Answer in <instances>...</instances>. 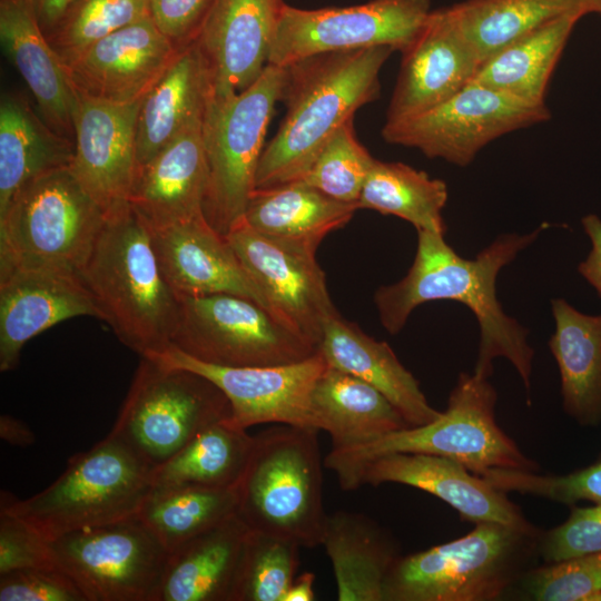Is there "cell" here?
Instances as JSON below:
<instances>
[{
    "instance_id": "28",
    "label": "cell",
    "mask_w": 601,
    "mask_h": 601,
    "mask_svg": "<svg viewBox=\"0 0 601 601\" xmlns=\"http://www.w3.org/2000/svg\"><path fill=\"white\" fill-rule=\"evenodd\" d=\"M248 532L235 514L171 551L152 601H231Z\"/></svg>"
},
{
    "instance_id": "38",
    "label": "cell",
    "mask_w": 601,
    "mask_h": 601,
    "mask_svg": "<svg viewBox=\"0 0 601 601\" xmlns=\"http://www.w3.org/2000/svg\"><path fill=\"white\" fill-rule=\"evenodd\" d=\"M237 514L236 489H151L138 516L170 553L188 540Z\"/></svg>"
},
{
    "instance_id": "22",
    "label": "cell",
    "mask_w": 601,
    "mask_h": 601,
    "mask_svg": "<svg viewBox=\"0 0 601 601\" xmlns=\"http://www.w3.org/2000/svg\"><path fill=\"white\" fill-rule=\"evenodd\" d=\"M398 483L427 492L456 510L462 520L533 526L506 492L490 484L455 460L422 453H393L366 464L356 489L370 484Z\"/></svg>"
},
{
    "instance_id": "24",
    "label": "cell",
    "mask_w": 601,
    "mask_h": 601,
    "mask_svg": "<svg viewBox=\"0 0 601 601\" xmlns=\"http://www.w3.org/2000/svg\"><path fill=\"white\" fill-rule=\"evenodd\" d=\"M203 120L136 169L129 203L151 228L205 216L208 164Z\"/></svg>"
},
{
    "instance_id": "10",
    "label": "cell",
    "mask_w": 601,
    "mask_h": 601,
    "mask_svg": "<svg viewBox=\"0 0 601 601\" xmlns=\"http://www.w3.org/2000/svg\"><path fill=\"white\" fill-rule=\"evenodd\" d=\"M106 216L70 167L45 174L23 186L0 215V265L79 273Z\"/></svg>"
},
{
    "instance_id": "13",
    "label": "cell",
    "mask_w": 601,
    "mask_h": 601,
    "mask_svg": "<svg viewBox=\"0 0 601 601\" xmlns=\"http://www.w3.org/2000/svg\"><path fill=\"white\" fill-rule=\"evenodd\" d=\"M431 11V0H371L321 9L285 3L268 65L286 67L313 55L372 47H390L402 53Z\"/></svg>"
},
{
    "instance_id": "18",
    "label": "cell",
    "mask_w": 601,
    "mask_h": 601,
    "mask_svg": "<svg viewBox=\"0 0 601 601\" xmlns=\"http://www.w3.org/2000/svg\"><path fill=\"white\" fill-rule=\"evenodd\" d=\"M78 93L71 171L109 213L129 203L136 174L140 100L115 104Z\"/></svg>"
},
{
    "instance_id": "15",
    "label": "cell",
    "mask_w": 601,
    "mask_h": 601,
    "mask_svg": "<svg viewBox=\"0 0 601 601\" xmlns=\"http://www.w3.org/2000/svg\"><path fill=\"white\" fill-rule=\"evenodd\" d=\"M225 237L268 311L318 352L324 326L337 311L316 252L265 236L244 220Z\"/></svg>"
},
{
    "instance_id": "29",
    "label": "cell",
    "mask_w": 601,
    "mask_h": 601,
    "mask_svg": "<svg viewBox=\"0 0 601 601\" xmlns=\"http://www.w3.org/2000/svg\"><path fill=\"white\" fill-rule=\"evenodd\" d=\"M314 426L327 432L332 450H347L410 426L375 387L327 365L311 397Z\"/></svg>"
},
{
    "instance_id": "20",
    "label": "cell",
    "mask_w": 601,
    "mask_h": 601,
    "mask_svg": "<svg viewBox=\"0 0 601 601\" xmlns=\"http://www.w3.org/2000/svg\"><path fill=\"white\" fill-rule=\"evenodd\" d=\"M480 65L447 7L431 11L402 52L385 124L411 118L449 99L473 80Z\"/></svg>"
},
{
    "instance_id": "50",
    "label": "cell",
    "mask_w": 601,
    "mask_h": 601,
    "mask_svg": "<svg viewBox=\"0 0 601 601\" xmlns=\"http://www.w3.org/2000/svg\"><path fill=\"white\" fill-rule=\"evenodd\" d=\"M0 437L12 446L29 447L36 442V434L22 420L4 414L0 416Z\"/></svg>"
},
{
    "instance_id": "16",
    "label": "cell",
    "mask_w": 601,
    "mask_h": 601,
    "mask_svg": "<svg viewBox=\"0 0 601 601\" xmlns=\"http://www.w3.org/2000/svg\"><path fill=\"white\" fill-rule=\"evenodd\" d=\"M152 357L214 382L230 403L229 421L240 428L263 423L315 428L311 397L317 378L327 367L319 352L292 364L245 367L203 363L173 346Z\"/></svg>"
},
{
    "instance_id": "35",
    "label": "cell",
    "mask_w": 601,
    "mask_h": 601,
    "mask_svg": "<svg viewBox=\"0 0 601 601\" xmlns=\"http://www.w3.org/2000/svg\"><path fill=\"white\" fill-rule=\"evenodd\" d=\"M447 9L481 63L551 20L589 13L584 0H466Z\"/></svg>"
},
{
    "instance_id": "36",
    "label": "cell",
    "mask_w": 601,
    "mask_h": 601,
    "mask_svg": "<svg viewBox=\"0 0 601 601\" xmlns=\"http://www.w3.org/2000/svg\"><path fill=\"white\" fill-rule=\"evenodd\" d=\"M253 444L254 436L234 425L229 418L217 422L152 471V487L193 485L235 489Z\"/></svg>"
},
{
    "instance_id": "7",
    "label": "cell",
    "mask_w": 601,
    "mask_h": 601,
    "mask_svg": "<svg viewBox=\"0 0 601 601\" xmlns=\"http://www.w3.org/2000/svg\"><path fill=\"white\" fill-rule=\"evenodd\" d=\"M152 469L120 439L108 434L71 455L61 475L20 500L1 491L0 508L52 541L66 533L138 515L152 489Z\"/></svg>"
},
{
    "instance_id": "1",
    "label": "cell",
    "mask_w": 601,
    "mask_h": 601,
    "mask_svg": "<svg viewBox=\"0 0 601 601\" xmlns=\"http://www.w3.org/2000/svg\"><path fill=\"white\" fill-rule=\"evenodd\" d=\"M548 227L533 231L503 234L474 258L460 256L444 234L416 230L417 247L407 274L397 283L381 286L374 296L384 328L397 334L411 313L432 300H455L473 312L480 328L479 353L473 373L490 378L493 362L506 358L519 373L526 393L531 388L534 349L528 329L506 315L496 297V277L518 254L530 246Z\"/></svg>"
},
{
    "instance_id": "49",
    "label": "cell",
    "mask_w": 601,
    "mask_h": 601,
    "mask_svg": "<svg viewBox=\"0 0 601 601\" xmlns=\"http://www.w3.org/2000/svg\"><path fill=\"white\" fill-rule=\"evenodd\" d=\"M75 1L76 0H29L46 36L56 28Z\"/></svg>"
},
{
    "instance_id": "33",
    "label": "cell",
    "mask_w": 601,
    "mask_h": 601,
    "mask_svg": "<svg viewBox=\"0 0 601 601\" xmlns=\"http://www.w3.org/2000/svg\"><path fill=\"white\" fill-rule=\"evenodd\" d=\"M73 141L55 131L19 95L0 104V215L18 191L50 171L70 167Z\"/></svg>"
},
{
    "instance_id": "34",
    "label": "cell",
    "mask_w": 601,
    "mask_h": 601,
    "mask_svg": "<svg viewBox=\"0 0 601 601\" xmlns=\"http://www.w3.org/2000/svg\"><path fill=\"white\" fill-rule=\"evenodd\" d=\"M582 17H560L511 42L482 62L472 81L528 105H545L551 75Z\"/></svg>"
},
{
    "instance_id": "46",
    "label": "cell",
    "mask_w": 601,
    "mask_h": 601,
    "mask_svg": "<svg viewBox=\"0 0 601 601\" xmlns=\"http://www.w3.org/2000/svg\"><path fill=\"white\" fill-rule=\"evenodd\" d=\"M43 566H57L50 541L20 516L0 508V574Z\"/></svg>"
},
{
    "instance_id": "41",
    "label": "cell",
    "mask_w": 601,
    "mask_h": 601,
    "mask_svg": "<svg viewBox=\"0 0 601 601\" xmlns=\"http://www.w3.org/2000/svg\"><path fill=\"white\" fill-rule=\"evenodd\" d=\"M375 158L358 141L354 119L339 127L322 146L312 165L297 180L345 203L357 205Z\"/></svg>"
},
{
    "instance_id": "23",
    "label": "cell",
    "mask_w": 601,
    "mask_h": 601,
    "mask_svg": "<svg viewBox=\"0 0 601 601\" xmlns=\"http://www.w3.org/2000/svg\"><path fill=\"white\" fill-rule=\"evenodd\" d=\"M150 230L161 272L178 295L233 294L268 311L227 238L205 216Z\"/></svg>"
},
{
    "instance_id": "11",
    "label": "cell",
    "mask_w": 601,
    "mask_h": 601,
    "mask_svg": "<svg viewBox=\"0 0 601 601\" xmlns=\"http://www.w3.org/2000/svg\"><path fill=\"white\" fill-rule=\"evenodd\" d=\"M179 296L173 347L203 363L275 366L303 361L317 349L256 302L233 294Z\"/></svg>"
},
{
    "instance_id": "25",
    "label": "cell",
    "mask_w": 601,
    "mask_h": 601,
    "mask_svg": "<svg viewBox=\"0 0 601 601\" xmlns=\"http://www.w3.org/2000/svg\"><path fill=\"white\" fill-rule=\"evenodd\" d=\"M0 41L7 58L33 95L42 119L71 140L78 93L29 0H1Z\"/></svg>"
},
{
    "instance_id": "48",
    "label": "cell",
    "mask_w": 601,
    "mask_h": 601,
    "mask_svg": "<svg viewBox=\"0 0 601 601\" xmlns=\"http://www.w3.org/2000/svg\"><path fill=\"white\" fill-rule=\"evenodd\" d=\"M582 226L591 240V250L578 270L601 297V218L594 214L587 215L582 218Z\"/></svg>"
},
{
    "instance_id": "5",
    "label": "cell",
    "mask_w": 601,
    "mask_h": 601,
    "mask_svg": "<svg viewBox=\"0 0 601 601\" xmlns=\"http://www.w3.org/2000/svg\"><path fill=\"white\" fill-rule=\"evenodd\" d=\"M497 393L490 380L460 373L447 407L434 421L407 426L373 442L347 450H331L324 465L333 471L344 491L356 490V480L371 461L393 453L445 456L481 475L492 469L540 470L495 420Z\"/></svg>"
},
{
    "instance_id": "14",
    "label": "cell",
    "mask_w": 601,
    "mask_h": 601,
    "mask_svg": "<svg viewBox=\"0 0 601 601\" xmlns=\"http://www.w3.org/2000/svg\"><path fill=\"white\" fill-rule=\"evenodd\" d=\"M550 118L545 105H528L471 81L424 112L384 124L382 136L390 144L465 167L491 141Z\"/></svg>"
},
{
    "instance_id": "43",
    "label": "cell",
    "mask_w": 601,
    "mask_h": 601,
    "mask_svg": "<svg viewBox=\"0 0 601 601\" xmlns=\"http://www.w3.org/2000/svg\"><path fill=\"white\" fill-rule=\"evenodd\" d=\"M518 585L534 601H594L601 593V551L536 565Z\"/></svg>"
},
{
    "instance_id": "12",
    "label": "cell",
    "mask_w": 601,
    "mask_h": 601,
    "mask_svg": "<svg viewBox=\"0 0 601 601\" xmlns=\"http://www.w3.org/2000/svg\"><path fill=\"white\" fill-rule=\"evenodd\" d=\"M58 568L87 601H152L169 552L138 516L50 541Z\"/></svg>"
},
{
    "instance_id": "9",
    "label": "cell",
    "mask_w": 601,
    "mask_h": 601,
    "mask_svg": "<svg viewBox=\"0 0 601 601\" xmlns=\"http://www.w3.org/2000/svg\"><path fill=\"white\" fill-rule=\"evenodd\" d=\"M230 416L227 396L209 378L144 356L110 434L154 471L200 432Z\"/></svg>"
},
{
    "instance_id": "52",
    "label": "cell",
    "mask_w": 601,
    "mask_h": 601,
    "mask_svg": "<svg viewBox=\"0 0 601 601\" xmlns=\"http://www.w3.org/2000/svg\"><path fill=\"white\" fill-rule=\"evenodd\" d=\"M589 13L601 14V0H584Z\"/></svg>"
},
{
    "instance_id": "30",
    "label": "cell",
    "mask_w": 601,
    "mask_h": 601,
    "mask_svg": "<svg viewBox=\"0 0 601 601\" xmlns=\"http://www.w3.org/2000/svg\"><path fill=\"white\" fill-rule=\"evenodd\" d=\"M324 545L331 560L338 601H384V583L401 556L393 536L373 519L356 512L327 515Z\"/></svg>"
},
{
    "instance_id": "17",
    "label": "cell",
    "mask_w": 601,
    "mask_h": 601,
    "mask_svg": "<svg viewBox=\"0 0 601 601\" xmlns=\"http://www.w3.org/2000/svg\"><path fill=\"white\" fill-rule=\"evenodd\" d=\"M78 316L100 319L78 272L53 266L0 265V371L18 366L29 339Z\"/></svg>"
},
{
    "instance_id": "47",
    "label": "cell",
    "mask_w": 601,
    "mask_h": 601,
    "mask_svg": "<svg viewBox=\"0 0 601 601\" xmlns=\"http://www.w3.org/2000/svg\"><path fill=\"white\" fill-rule=\"evenodd\" d=\"M213 0H148L149 17L177 47L196 38Z\"/></svg>"
},
{
    "instance_id": "4",
    "label": "cell",
    "mask_w": 601,
    "mask_h": 601,
    "mask_svg": "<svg viewBox=\"0 0 601 601\" xmlns=\"http://www.w3.org/2000/svg\"><path fill=\"white\" fill-rule=\"evenodd\" d=\"M542 530L480 522L465 535L401 555L384 601H493L518 585L540 559Z\"/></svg>"
},
{
    "instance_id": "26",
    "label": "cell",
    "mask_w": 601,
    "mask_h": 601,
    "mask_svg": "<svg viewBox=\"0 0 601 601\" xmlns=\"http://www.w3.org/2000/svg\"><path fill=\"white\" fill-rule=\"evenodd\" d=\"M211 97L210 71L198 46L191 41L179 47L141 98L136 127L137 167L149 161L188 127L201 121Z\"/></svg>"
},
{
    "instance_id": "27",
    "label": "cell",
    "mask_w": 601,
    "mask_h": 601,
    "mask_svg": "<svg viewBox=\"0 0 601 601\" xmlns=\"http://www.w3.org/2000/svg\"><path fill=\"white\" fill-rule=\"evenodd\" d=\"M318 352L328 366L361 378L385 395L410 426L425 425L441 415L391 346L338 313L326 322Z\"/></svg>"
},
{
    "instance_id": "45",
    "label": "cell",
    "mask_w": 601,
    "mask_h": 601,
    "mask_svg": "<svg viewBox=\"0 0 601 601\" xmlns=\"http://www.w3.org/2000/svg\"><path fill=\"white\" fill-rule=\"evenodd\" d=\"M0 601H87L58 566L26 568L0 574Z\"/></svg>"
},
{
    "instance_id": "37",
    "label": "cell",
    "mask_w": 601,
    "mask_h": 601,
    "mask_svg": "<svg viewBox=\"0 0 601 601\" xmlns=\"http://www.w3.org/2000/svg\"><path fill=\"white\" fill-rule=\"evenodd\" d=\"M447 186L403 162L375 159L357 200L358 209H372L411 223L416 230L445 234L442 211Z\"/></svg>"
},
{
    "instance_id": "44",
    "label": "cell",
    "mask_w": 601,
    "mask_h": 601,
    "mask_svg": "<svg viewBox=\"0 0 601 601\" xmlns=\"http://www.w3.org/2000/svg\"><path fill=\"white\" fill-rule=\"evenodd\" d=\"M598 551H601V504L588 508L572 505L563 523L540 534L539 553L544 563Z\"/></svg>"
},
{
    "instance_id": "19",
    "label": "cell",
    "mask_w": 601,
    "mask_h": 601,
    "mask_svg": "<svg viewBox=\"0 0 601 601\" xmlns=\"http://www.w3.org/2000/svg\"><path fill=\"white\" fill-rule=\"evenodd\" d=\"M283 0H213L194 39L211 76L213 96L252 86L264 72Z\"/></svg>"
},
{
    "instance_id": "6",
    "label": "cell",
    "mask_w": 601,
    "mask_h": 601,
    "mask_svg": "<svg viewBox=\"0 0 601 601\" xmlns=\"http://www.w3.org/2000/svg\"><path fill=\"white\" fill-rule=\"evenodd\" d=\"M314 427L279 424L254 435L237 484V515L250 531L322 545L327 515L323 471Z\"/></svg>"
},
{
    "instance_id": "39",
    "label": "cell",
    "mask_w": 601,
    "mask_h": 601,
    "mask_svg": "<svg viewBox=\"0 0 601 601\" xmlns=\"http://www.w3.org/2000/svg\"><path fill=\"white\" fill-rule=\"evenodd\" d=\"M300 548L293 540L249 530L231 601H283L299 566Z\"/></svg>"
},
{
    "instance_id": "42",
    "label": "cell",
    "mask_w": 601,
    "mask_h": 601,
    "mask_svg": "<svg viewBox=\"0 0 601 601\" xmlns=\"http://www.w3.org/2000/svg\"><path fill=\"white\" fill-rule=\"evenodd\" d=\"M480 476L506 493L530 494L571 506L580 501L601 504V456L592 464L568 474L492 469Z\"/></svg>"
},
{
    "instance_id": "8",
    "label": "cell",
    "mask_w": 601,
    "mask_h": 601,
    "mask_svg": "<svg viewBox=\"0 0 601 601\" xmlns=\"http://www.w3.org/2000/svg\"><path fill=\"white\" fill-rule=\"evenodd\" d=\"M285 80V67L267 65L245 90L227 97L213 96L208 102L203 120L208 164L204 215L223 236L244 219Z\"/></svg>"
},
{
    "instance_id": "32",
    "label": "cell",
    "mask_w": 601,
    "mask_h": 601,
    "mask_svg": "<svg viewBox=\"0 0 601 601\" xmlns=\"http://www.w3.org/2000/svg\"><path fill=\"white\" fill-rule=\"evenodd\" d=\"M358 209L303 183L254 189L244 221L254 230L317 252L321 242L344 227Z\"/></svg>"
},
{
    "instance_id": "31",
    "label": "cell",
    "mask_w": 601,
    "mask_h": 601,
    "mask_svg": "<svg viewBox=\"0 0 601 601\" xmlns=\"http://www.w3.org/2000/svg\"><path fill=\"white\" fill-rule=\"evenodd\" d=\"M555 331L549 348L556 362L564 412L581 426L601 423V314L587 315L563 298L551 300Z\"/></svg>"
},
{
    "instance_id": "51",
    "label": "cell",
    "mask_w": 601,
    "mask_h": 601,
    "mask_svg": "<svg viewBox=\"0 0 601 601\" xmlns=\"http://www.w3.org/2000/svg\"><path fill=\"white\" fill-rule=\"evenodd\" d=\"M315 574L304 572L298 578H295L283 598V601H313Z\"/></svg>"
},
{
    "instance_id": "21",
    "label": "cell",
    "mask_w": 601,
    "mask_h": 601,
    "mask_svg": "<svg viewBox=\"0 0 601 601\" xmlns=\"http://www.w3.org/2000/svg\"><path fill=\"white\" fill-rule=\"evenodd\" d=\"M178 49L147 16L100 39L65 65L77 92L130 104L145 96Z\"/></svg>"
},
{
    "instance_id": "3",
    "label": "cell",
    "mask_w": 601,
    "mask_h": 601,
    "mask_svg": "<svg viewBox=\"0 0 601 601\" xmlns=\"http://www.w3.org/2000/svg\"><path fill=\"white\" fill-rule=\"evenodd\" d=\"M79 275L125 346L144 357L171 345L179 296L161 272L150 226L130 203L107 213Z\"/></svg>"
},
{
    "instance_id": "2",
    "label": "cell",
    "mask_w": 601,
    "mask_h": 601,
    "mask_svg": "<svg viewBox=\"0 0 601 601\" xmlns=\"http://www.w3.org/2000/svg\"><path fill=\"white\" fill-rule=\"evenodd\" d=\"M394 50L372 47L313 55L286 66V114L264 147L255 189L299 180L326 140L380 97V71Z\"/></svg>"
},
{
    "instance_id": "40",
    "label": "cell",
    "mask_w": 601,
    "mask_h": 601,
    "mask_svg": "<svg viewBox=\"0 0 601 601\" xmlns=\"http://www.w3.org/2000/svg\"><path fill=\"white\" fill-rule=\"evenodd\" d=\"M147 16L148 0H76L47 38L67 63L100 39Z\"/></svg>"
}]
</instances>
